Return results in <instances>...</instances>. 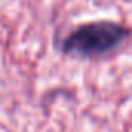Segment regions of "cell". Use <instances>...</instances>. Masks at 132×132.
Here are the masks:
<instances>
[{
  "mask_svg": "<svg viewBox=\"0 0 132 132\" xmlns=\"http://www.w3.org/2000/svg\"><path fill=\"white\" fill-rule=\"evenodd\" d=\"M127 30L110 20H100L78 27L62 42V51L76 57H96L120 47Z\"/></svg>",
  "mask_w": 132,
  "mask_h": 132,
  "instance_id": "obj_1",
  "label": "cell"
}]
</instances>
